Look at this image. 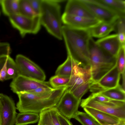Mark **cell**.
Masks as SVG:
<instances>
[{
	"label": "cell",
	"mask_w": 125,
	"mask_h": 125,
	"mask_svg": "<svg viewBox=\"0 0 125 125\" xmlns=\"http://www.w3.org/2000/svg\"><path fill=\"white\" fill-rule=\"evenodd\" d=\"M62 33L69 55L79 66L90 65L89 42L91 37L87 30L74 28L62 26Z\"/></svg>",
	"instance_id": "6da1fadb"
},
{
	"label": "cell",
	"mask_w": 125,
	"mask_h": 125,
	"mask_svg": "<svg viewBox=\"0 0 125 125\" xmlns=\"http://www.w3.org/2000/svg\"><path fill=\"white\" fill-rule=\"evenodd\" d=\"M67 89V87L54 89L51 93L43 94L28 92L18 93L17 94L19 100L16 104V109L20 113H40L55 107Z\"/></svg>",
	"instance_id": "7a4b0ae2"
},
{
	"label": "cell",
	"mask_w": 125,
	"mask_h": 125,
	"mask_svg": "<svg viewBox=\"0 0 125 125\" xmlns=\"http://www.w3.org/2000/svg\"><path fill=\"white\" fill-rule=\"evenodd\" d=\"M63 0H41L40 15L41 24L51 35L60 40L63 38L62 21L59 3Z\"/></svg>",
	"instance_id": "3957f363"
},
{
	"label": "cell",
	"mask_w": 125,
	"mask_h": 125,
	"mask_svg": "<svg viewBox=\"0 0 125 125\" xmlns=\"http://www.w3.org/2000/svg\"><path fill=\"white\" fill-rule=\"evenodd\" d=\"M92 78L97 82L116 65V57L109 54L98 46L91 37L89 42Z\"/></svg>",
	"instance_id": "277c9868"
},
{
	"label": "cell",
	"mask_w": 125,
	"mask_h": 125,
	"mask_svg": "<svg viewBox=\"0 0 125 125\" xmlns=\"http://www.w3.org/2000/svg\"><path fill=\"white\" fill-rule=\"evenodd\" d=\"M81 106L88 107L125 119V101L113 100L106 102H100L88 98L81 101Z\"/></svg>",
	"instance_id": "5b68a950"
},
{
	"label": "cell",
	"mask_w": 125,
	"mask_h": 125,
	"mask_svg": "<svg viewBox=\"0 0 125 125\" xmlns=\"http://www.w3.org/2000/svg\"><path fill=\"white\" fill-rule=\"evenodd\" d=\"M8 17L12 26L18 30L22 38L27 34H36L40 29L41 24L40 15L30 17L18 14Z\"/></svg>",
	"instance_id": "8992f818"
},
{
	"label": "cell",
	"mask_w": 125,
	"mask_h": 125,
	"mask_svg": "<svg viewBox=\"0 0 125 125\" xmlns=\"http://www.w3.org/2000/svg\"><path fill=\"white\" fill-rule=\"evenodd\" d=\"M97 19L102 22H113L120 17L100 0H80Z\"/></svg>",
	"instance_id": "52a82bcc"
},
{
	"label": "cell",
	"mask_w": 125,
	"mask_h": 125,
	"mask_svg": "<svg viewBox=\"0 0 125 125\" xmlns=\"http://www.w3.org/2000/svg\"><path fill=\"white\" fill-rule=\"evenodd\" d=\"M15 62L19 75L41 81H44L46 75L43 71L37 64L25 56L18 54Z\"/></svg>",
	"instance_id": "ba28073f"
},
{
	"label": "cell",
	"mask_w": 125,
	"mask_h": 125,
	"mask_svg": "<svg viewBox=\"0 0 125 125\" xmlns=\"http://www.w3.org/2000/svg\"><path fill=\"white\" fill-rule=\"evenodd\" d=\"M81 101L66 89L55 107L61 114L69 120L74 118Z\"/></svg>",
	"instance_id": "9c48e42d"
},
{
	"label": "cell",
	"mask_w": 125,
	"mask_h": 125,
	"mask_svg": "<svg viewBox=\"0 0 125 125\" xmlns=\"http://www.w3.org/2000/svg\"><path fill=\"white\" fill-rule=\"evenodd\" d=\"M10 86L12 91L16 94L28 92L39 87H52L49 82L41 81L21 75L13 79Z\"/></svg>",
	"instance_id": "30bf717a"
},
{
	"label": "cell",
	"mask_w": 125,
	"mask_h": 125,
	"mask_svg": "<svg viewBox=\"0 0 125 125\" xmlns=\"http://www.w3.org/2000/svg\"><path fill=\"white\" fill-rule=\"evenodd\" d=\"M91 79V65L82 67L74 61L67 90L72 93L78 87Z\"/></svg>",
	"instance_id": "8fae6325"
},
{
	"label": "cell",
	"mask_w": 125,
	"mask_h": 125,
	"mask_svg": "<svg viewBox=\"0 0 125 125\" xmlns=\"http://www.w3.org/2000/svg\"><path fill=\"white\" fill-rule=\"evenodd\" d=\"M1 125H14L17 113L13 100L6 95L0 94Z\"/></svg>",
	"instance_id": "7c38bea8"
},
{
	"label": "cell",
	"mask_w": 125,
	"mask_h": 125,
	"mask_svg": "<svg viewBox=\"0 0 125 125\" xmlns=\"http://www.w3.org/2000/svg\"><path fill=\"white\" fill-rule=\"evenodd\" d=\"M62 22L65 25L79 29L87 30L101 21L96 19L79 17L64 13L62 16Z\"/></svg>",
	"instance_id": "4fadbf2b"
},
{
	"label": "cell",
	"mask_w": 125,
	"mask_h": 125,
	"mask_svg": "<svg viewBox=\"0 0 125 125\" xmlns=\"http://www.w3.org/2000/svg\"><path fill=\"white\" fill-rule=\"evenodd\" d=\"M95 42L104 51L114 57H116L122 45L116 34L100 38Z\"/></svg>",
	"instance_id": "5bb4252c"
},
{
	"label": "cell",
	"mask_w": 125,
	"mask_h": 125,
	"mask_svg": "<svg viewBox=\"0 0 125 125\" xmlns=\"http://www.w3.org/2000/svg\"><path fill=\"white\" fill-rule=\"evenodd\" d=\"M64 13L79 17L89 19H96L80 0H68L65 6Z\"/></svg>",
	"instance_id": "9a60e30c"
},
{
	"label": "cell",
	"mask_w": 125,
	"mask_h": 125,
	"mask_svg": "<svg viewBox=\"0 0 125 125\" xmlns=\"http://www.w3.org/2000/svg\"><path fill=\"white\" fill-rule=\"evenodd\" d=\"M120 74L116 65L97 83L105 90L115 88L119 84Z\"/></svg>",
	"instance_id": "2e32d148"
},
{
	"label": "cell",
	"mask_w": 125,
	"mask_h": 125,
	"mask_svg": "<svg viewBox=\"0 0 125 125\" xmlns=\"http://www.w3.org/2000/svg\"><path fill=\"white\" fill-rule=\"evenodd\" d=\"M85 112L100 124L113 125L119 122L121 119L96 109L88 107L83 108Z\"/></svg>",
	"instance_id": "e0dca14e"
},
{
	"label": "cell",
	"mask_w": 125,
	"mask_h": 125,
	"mask_svg": "<svg viewBox=\"0 0 125 125\" xmlns=\"http://www.w3.org/2000/svg\"><path fill=\"white\" fill-rule=\"evenodd\" d=\"M116 21L111 23L101 21L88 30L92 37L102 38L114 31Z\"/></svg>",
	"instance_id": "ac0fdd59"
},
{
	"label": "cell",
	"mask_w": 125,
	"mask_h": 125,
	"mask_svg": "<svg viewBox=\"0 0 125 125\" xmlns=\"http://www.w3.org/2000/svg\"><path fill=\"white\" fill-rule=\"evenodd\" d=\"M58 112L57 108L54 107L40 113L38 125H61L58 116Z\"/></svg>",
	"instance_id": "d6986e66"
},
{
	"label": "cell",
	"mask_w": 125,
	"mask_h": 125,
	"mask_svg": "<svg viewBox=\"0 0 125 125\" xmlns=\"http://www.w3.org/2000/svg\"><path fill=\"white\" fill-rule=\"evenodd\" d=\"M39 115L32 112L20 113L17 115L15 120V125H27L38 122Z\"/></svg>",
	"instance_id": "ffe728a7"
},
{
	"label": "cell",
	"mask_w": 125,
	"mask_h": 125,
	"mask_svg": "<svg viewBox=\"0 0 125 125\" xmlns=\"http://www.w3.org/2000/svg\"><path fill=\"white\" fill-rule=\"evenodd\" d=\"M19 0H1L0 4L3 14L8 17L11 15L20 14Z\"/></svg>",
	"instance_id": "44dd1931"
},
{
	"label": "cell",
	"mask_w": 125,
	"mask_h": 125,
	"mask_svg": "<svg viewBox=\"0 0 125 125\" xmlns=\"http://www.w3.org/2000/svg\"><path fill=\"white\" fill-rule=\"evenodd\" d=\"M74 61L67 55L65 61L58 67L55 75L63 77H70L72 74Z\"/></svg>",
	"instance_id": "7402d4cb"
},
{
	"label": "cell",
	"mask_w": 125,
	"mask_h": 125,
	"mask_svg": "<svg viewBox=\"0 0 125 125\" xmlns=\"http://www.w3.org/2000/svg\"><path fill=\"white\" fill-rule=\"evenodd\" d=\"M98 93L112 100L125 101V91L119 84L115 88L106 90Z\"/></svg>",
	"instance_id": "603a6c76"
},
{
	"label": "cell",
	"mask_w": 125,
	"mask_h": 125,
	"mask_svg": "<svg viewBox=\"0 0 125 125\" xmlns=\"http://www.w3.org/2000/svg\"><path fill=\"white\" fill-rule=\"evenodd\" d=\"M117 13L120 17L125 16V1L123 0H100Z\"/></svg>",
	"instance_id": "cb8c5ba5"
},
{
	"label": "cell",
	"mask_w": 125,
	"mask_h": 125,
	"mask_svg": "<svg viewBox=\"0 0 125 125\" xmlns=\"http://www.w3.org/2000/svg\"><path fill=\"white\" fill-rule=\"evenodd\" d=\"M114 31L117 35L121 45H125V16L120 17L117 20Z\"/></svg>",
	"instance_id": "d4e9b609"
},
{
	"label": "cell",
	"mask_w": 125,
	"mask_h": 125,
	"mask_svg": "<svg viewBox=\"0 0 125 125\" xmlns=\"http://www.w3.org/2000/svg\"><path fill=\"white\" fill-rule=\"evenodd\" d=\"M74 118L82 125H101L93 117L86 112L78 111Z\"/></svg>",
	"instance_id": "484cf974"
},
{
	"label": "cell",
	"mask_w": 125,
	"mask_h": 125,
	"mask_svg": "<svg viewBox=\"0 0 125 125\" xmlns=\"http://www.w3.org/2000/svg\"><path fill=\"white\" fill-rule=\"evenodd\" d=\"M70 79V77L55 75L50 78L49 83L52 88L56 89L63 87H67Z\"/></svg>",
	"instance_id": "4316f807"
},
{
	"label": "cell",
	"mask_w": 125,
	"mask_h": 125,
	"mask_svg": "<svg viewBox=\"0 0 125 125\" xmlns=\"http://www.w3.org/2000/svg\"><path fill=\"white\" fill-rule=\"evenodd\" d=\"M20 14L30 17L37 15L32 9L28 0H19Z\"/></svg>",
	"instance_id": "83f0119b"
},
{
	"label": "cell",
	"mask_w": 125,
	"mask_h": 125,
	"mask_svg": "<svg viewBox=\"0 0 125 125\" xmlns=\"http://www.w3.org/2000/svg\"><path fill=\"white\" fill-rule=\"evenodd\" d=\"M94 82L92 79L90 80L77 87L72 94L77 99L81 100L82 97L87 92Z\"/></svg>",
	"instance_id": "f1b7e54d"
},
{
	"label": "cell",
	"mask_w": 125,
	"mask_h": 125,
	"mask_svg": "<svg viewBox=\"0 0 125 125\" xmlns=\"http://www.w3.org/2000/svg\"><path fill=\"white\" fill-rule=\"evenodd\" d=\"M125 45H122L116 56V66L121 74L125 72Z\"/></svg>",
	"instance_id": "f546056e"
},
{
	"label": "cell",
	"mask_w": 125,
	"mask_h": 125,
	"mask_svg": "<svg viewBox=\"0 0 125 125\" xmlns=\"http://www.w3.org/2000/svg\"><path fill=\"white\" fill-rule=\"evenodd\" d=\"M9 55L6 60L3 62H1L2 67L1 70L0 71V81H3L6 80L7 74L9 69L8 59Z\"/></svg>",
	"instance_id": "4dcf8cb0"
},
{
	"label": "cell",
	"mask_w": 125,
	"mask_h": 125,
	"mask_svg": "<svg viewBox=\"0 0 125 125\" xmlns=\"http://www.w3.org/2000/svg\"><path fill=\"white\" fill-rule=\"evenodd\" d=\"M87 98L100 102H108L112 100L99 93H92Z\"/></svg>",
	"instance_id": "1f68e13d"
},
{
	"label": "cell",
	"mask_w": 125,
	"mask_h": 125,
	"mask_svg": "<svg viewBox=\"0 0 125 125\" xmlns=\"http://www.w3.org/2000/svg\"><path fill=\"white\" fill-rule=\"evenodd\" d=\"M31 6L37 15H40L41 0H28Z\"/></svg>",
	"instance_id": "d6a6232c"
},
{
	"label": "cell",
	"mask_w": 125,
	"mask_h": 125,
	"mask_svg": "<svg viewBox=\"0 0 125 125\" xmlns=\"http://www.w3.org/2000/svg\"><path fill=\"white\" fill-rule=\"evenodd\" d=\"M11 52L10 44L7 42H0V57L3 55H9Z\"/></svg>",
	"instance_id": "836d02e7"
},
{
	"label": "cell",
	"mask_w": 125,
	"mask_h": 125,
	"mask_svg": "<svg viewBox=\"0 0 125 125\" xmlns=\"http://www.w3.org/2000/svg\"><path fill=\"white\" fill-rule=\"evenodd\" d=\"M54 89L52 87H39L28 92L37 94H43L52 92Z\"/></svg>",
	"instance_id": "e575fe53"
},
{
	"label": "cell",
	"mask_w": 125,
	"mask_h": 125,
	"mask_svg": "<svg viewBox=\"0 0 125 125\" xmlns=\"http://www.w3.org/2000/svg\"><path fill=\"white\" fill-rule=\"evenodd\" d=\"M58 115L61 125H73L69 120L63 116L59 112Z\"/></svg>",
	"instance_id": "d590c367"
},
{
	"label": "cell",
	"mask_w": 125,
	"mask_h": 125,
	"mask_svg": "<svg viewBox=\"0 0 125 125\" xmlns=\"http://www.w3.org/2000/svg\"><path fill=\"white\" fill-rule=\"evenodd\" d=\"M100 124L101 125H125V119H121L118 123L113 125L103 124Z\"/></svg>",
	"instance_id": "8d00e7d4"
},
{
	"label": "cell",
	"mask_w": 125,
	"mask_h": 125,
	"mask_svg": "<svg viewBox=\"0 0 125 125\" xmlns=\"http://www.w3.org/2000/svg\"><path fill=\"white\" fill-rule=\"evenodd\" d=\"M122 77V85L121 86L123 89L125 91V72L121 74Z\"/></svg>",
	"instance_id": "74e56055"
},
{
	"label": "cell",
	"mask_w": 125,
	"mask_h": 125,
	"mask_svg": "<svg viewBox=\"0 0 125 125\" xmlns=\"http://www.w3.org/2000/svg\"><path fill=\"white\" fill-rule=\"evenodd\" d=\"M1 105L0 101V124L1 125Z\"/></svg>",
	"instance_id": "f35d334b"
},
{
	"label": "cell",
	"mask_w": 125,
	"mask_h": 125,
	"mask_svg": "<svg viewBox=\"0 0 125 125\" xmlns=\"http://www.w3.org/2000/svg\"><path fill=\"white\" fill-rule=\"evenodd\" d=\"M1 0H0V2L1 1Z\"/></svg>",
	"instance_id": "ab89813d"
},
{
	"label": "cell",
	"mask_w": 125,
	"mask_h": 125,
	"mask_svg": "<svg viewBox=\"0 0 125 125\" xmlns=\"http://www.w3.org/2000/svg\"></svg>",
	"instance_id": "60d3db41"
},
{
	"label": "cell",
	"mask_w": 125,
	"mask_h": 125,
	"mask_svg": "<svg viewBox=\"0 0 125 125\" xmlns=\"http://www.w3.org/2000/svg\"><path fill=\"white\" fill-rule=\"evenodd\" d=\"M0 125H1L0 124Z\"/></svg>",
	"instance_id": "b9f144b4"
}]
</instances>
